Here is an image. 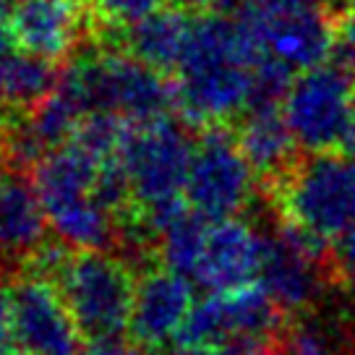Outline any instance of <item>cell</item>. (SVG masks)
I'll use <instances>...</instances> for the list:
<instances>
[{
	"instance_id": "6da1fadb",
	"label": "cell",
	"mask_w": 355,
	"mask_h": 355,
	"mask_svg": "<svg viewBox=\"0 0 355 355\" xmlns=\"http://www.w3.org/2000/svg\"><path fill=\"white\" fill-rule=\"evenodd\" d=\"M261 55L245 13L238 19L199 13L173 84L180 115L201 128L243 118L251 107L254 68Z\"/></svg>"
},
{
	"instance_id": "7a4b0ae2",
	"label": "cell",
	"mask_w": 355,
	"mask_h": 355,
	"mask_svg": "<svg viewBox=\"0 0 355 355\" xmlns=\"http://www.w3.org/2000/svg\"><path fill=\"white\" fill-rule=\"evenodd\" d=\"M107 162L110 159H100L76 141H68L34 165V189L42 199L50 227L71 248L115 251L121 243V225L100 196Z\"/></svg>"
},
{
	"instance_id": "3957f363",
	"label": "cell",
	"mask_w": 355,
	"mask_h": 355,
	"mask_svg": "<svg viewBox=\"0 0 355 355\" xmlns=\"http://www.w3.org/2000/svg\"><path fill=\"white\" fill-rule=\"evenodd\" d=\"M87 343L128 337L136 269L115 251L73 248L53 279Z\"/></svg>"
},
{
	"instance_id": "277c9868",
	"label": "cell",
	"mask_w": 355,
	"mask_h": 355,
	"mask_svg": "<svg viewBox=\"0 0 355 355\" xmlns=\"http://www.w3.org/2000/svg\"><path fill=\"white\" fill-rule=\"evenodd\" d=\"M60 81L76 94L87 115L107 112L128 123H149L167 118L175 107V87L136 55H84L60 73Z\"/></svg>"
},
{
	"instance_id": "5b68a950",
	"label": "cell",
	"mask_w": 355,
	"mask_h": 355,
	"mask_svg": "<svg viewBox=\"0 0 355 355\" xmlns=\"http://www.w3.org/2000/svg\"><path fill=\"white\" fill-rule=\"evenodd\" d=\"M282 220L332 245L355 225V155H303L272 189Z\"/></svg>"
},
{
	"instance_id": "8992f818",
	"label": "cell",
	"mask_w": 355,
	"mask_h": 355,
	"mask_svg": "<svg viewBox=\"0 0 355 355\" xmlns=\"http://www.w3.org/2000/svg\"><path fill=\"white\" fill-rule=\"evenodd\" d=\"M193 146L196 141H191L186 128L170 121V115L128 125L118 149V165L136 209L186 196Z\"/></svg>"
},
{
	"instance_id": "52a82bcc",
	"label": "cell",
	"mask_w": 355,
	"mask_h": 355,
	"mask_svg": "<svg viewBox=\"0 0 355 355\" xmlns=\"http://www.w3.org/2000/svg\"><path fill=\"white\" fill-rule=\"evenodd\" d=\"M353 87L355 78L332 63L309 68L293 78L282 100V118L300 152L322 155L353 146Z\"/></svg>"
},
{
	"instance_id": "ba28073f",
	"label": "cell",
	"mask_w": 355,
	"mask_h": 355,
	"mask_svg": "<svg viewBox=\"0 0 355 355\" xmlns=\"http://www.w3.org/2000/svg\"><path fill=\"white\" fill-rule=\"evenodd\" d=\"M329 251V243L282 220L279 214L277 222L264 230L259 282L288 316L309 313L322 303L327 285L332 282Z\"/></svg>"
},
{
	"instance_id": "9c48e42d",
	"label": "cell",
	"mask_w": 355,
	"mask_h": 355,
	"mask_svg": "<svg viewBox=\"0 0 355 355\" xmlns=\"http://www.w3.org/2000/svg\"><path fill=\"white\" fill-rule=\"evenodd\" d=\"M256 180L259 178L233 131L225 125L201 131L186 180V201L191 209L209 222L241 217V211L254 201Z\"/></svg>"
},
{
	"instance_id": "30bf717a",
	"label": "cell",
	"mask_w": 355,
	"mask_h": 355,
	"mask_svg": "<svg viewBox=\"0 0 355 355\" xmlns=\"http://www.w3.org/2000/svg\"><path fill=\"white\" fill-rule=\"evenodd\" d=\"M285 329V311L264 290L261 282L209 293L196 306L178 334V345H217L225 347L235 340L275 343Z\"/></svg>"
},
{
	"instance_id": "8fae6325",
	"label": "cell",
	"mask_w": 355,
	"mask_h": 355,
	"mask_svg": "<svg viewBox=\"0 0 355 355\" xmlns=\"http://www.w3.org/2000/svg\"><path fill=\"white\" fill-rule=\"evenodd\" d=\"M13 343L29 355H81L84 334L55 282L24 272L8 282Z\"/></svg>"
},
{
	"instance_id": "7c38bea8",
	"label": "cell",
	"mask_w": 355,
	"mask_h": 355,
	"mask_svg": "<svg viewBox=\"0 0 355 355\" xmlns=\"http://www.w3.org/2000/svg\"><path fill=\"white\" fill-rule=\"evenodd\" d=\"M193 306L196 300L189 277L167 269L159 261L141 266L136 272L128 343L146 355L165 353L170 345H175Z\"/></svg>"
},
{
	"instance_id": "4fadbf2b",
	"label": "cell",
	"mask_w": 355,
	"mask_h": 355,
	"mask_svg": "<svg viewBox=\"0 0 355 355\" xmlns=\"http://www.w3.org/2000/svg\"><path fill=\"white\" fill-rule=\"evenodd\" d=\"M261 261L264 233L251 222L241 217L211 222L193 282L209 293H230L259 282Z\"/></svg>"
},
{
	"instance_id": "5bb4252c",
	"label": "cell",
	"mask_w": 355,
	"mask_h": 355,
	"mask_svg": "<svg viewBox=\"0 0 355 355\" xmlns=\"http://www.w3.org/2000/svg\"><path fill=\"white\" fill-rule=\"evenodd\" d=\"M50 220L34 180L6 175L0 180V282H11L50 241Z\"/></svg>"
},
{
	"instance_id": "9a60e30c",
	"label": "cell",
	"mask_w": 355,
	"mask_h": 355,
	"mask_svg": "<svg viewBox=\"0 0 355 355\" xmlns=\"http://www.w3.org/2000/svg\"><path fill=\"white\" fill-rule=\"evenodd\" d=\"M245 19L254 29L261 53L288 66L293 73L327 63L332 44V13L329 11H300V13H259L248 11Z\"/></svg>"
},
{
	"instance_id": "2e32d148",
	"label": "cell",
	"mask_w": 355,
	"mask_h": 355,
	"mask_svg": "<svg viewBox=\"0 0 355 355\" xmlns=\"http://www.w3.org/2000/svg\"><path fill=\"white\" fill-rule=\"evenodd\" d=\"M11 19L19 47L53 63L66 58L81 37L76 0H13Z\"/></svg>"
},
{
	"instance_id": "e0dca14e",
	"label": "cell",
	"mask_w": 355,
	"mask_h": 355,
	"mask_svg": "<svg viewBox=\"0 0 355 355\" xmlns=\"http://www.w3.org/2000/svg\"><path fill=\"white\" fill-rule=\"evenodd\" d=\"M238 144L254 167L259 183L275 189L298 162V144L282 118V107H251L238 125Z\"/></svg>"
},
{
	"instance_id": "ac0fdd59",
	"label": "cell",
	"mask_w": 355,
	"mask_h": 355,
	"mask_svg": "<svg viewBox=\"0 0 355 355\" xmlns=\"http://www.w3.org/2000/svg\"><path fill=\"white\" fill-rule=\"evenodd\" d=\"M191 26H193V19L186 11L159 8L128 29L131 55L144 60L146 66H152L159 73L178 71L189 44Z\"/></svg>"
},
{
	"instance_id": "d6986e66",
	"label": "cell",
	"mask_w": 355,
	"mask_h": 355,
	"mask_svg": "<svg viewBox=\"0 0 355 355\" xmlns=\"http://www.w3.org/2000/svg\"><path fill=\"white\" fill-rule=\"evenodd\" d=\"M60 73L53 60L32 55L26 50H11L0 58V105L3 107H37L53 94Z\"/></svg>"
},
{
	"instance_id": "ffe728a7",
	"label": "cell",
	"mask_w": 355,
	"mask_h": 355,
	"mask_svg": "<svg viewBox=\"0 0 355 355\" xmlns=\"http://www.w3.org/2000/svg\"><path fill=\"white\" fill-rule=\"evenodd\" d=\"M211 222L204 220L199 211L189 209L183 211L178 220H173L157 238V259L159 264L173 269L183 277L193 279L196 266L204 254V243L209 235Z\"/></svg>"
},
{
	"instance_id": "44dd1931",
	"label": "cell",
	"mask_w": 355,
	"mask_h": 355,
	"mask_svg": "<svg viewBox=\"0 0 355 355\" xmlns=\"http://www.w3.org/2000/svg\"><path fill=\"white\" fill-rule=\"evenodd\" d=\"M279 343L288 355H355L353 334H347L340 322L316 313H300L279 334Z\"/></svg>"
},
{
	"instance_id": "7402d4cb",
	"label": "cell",
	"mask_w": 355,
	"mask_h": 355,
	"mask_svg": "<svg viewBox=\"0 0 355 355\" xmlns=\"http://www.w3.org/2000/svg\"><path fill=\"white\" fill-rule=\"evenodd\" d=\"M327 63L355 78V0L343 3L332 13V44Z\"/></svg>"
},
{
	"instance_id": "603a6c76",
	"label": "cell",
	"mask_w": 355,
	"mask_h": 355,
	"mask_svg": "<svg viewBox=\"0 0 355 355\" xmlns=\"http://www.w3.org/2000/svg\"><path fill=\"white\" fill-rule=\"evenodd\" d=\"M94 13L115 26H128L144 21L146 16L165 8V0H89Z\"/></svg>"
},
{
	"instance_id": "cb8c5ba5",
	"label": "cell",
	"mask_w": 355,
	"mask_h": 355,
	"mask_svg": "<svg viewBox=\"0 0 355 355\" xmlns=\"http://www.w3.org/2000/svg\"><path fill=\"white\" fill-rule=\"evenodd\" d=\"M329 266L334 279H340L347 288H355V225L332 243Z\"/></svg>"
},
{
	"instance_id": "d4e9b609",
	"label": "cell",
	"mask_w": 355,
	"mask_h": 355,
	"mask_svg": "<svg viewBox=\"0 0 355 355\" xmlns=\"http://www.w3.org/2000/svg\"><path fill=\"white\" fill-rule=\"evenodd\" d=\"M251 8L259 13L279 16V13H300V11H329L334 13L345 0H248Z\"/></svg>"
},
{
	"instance_id": "484cf974",
	"label": "cell",
	"mask_w": 355,
	"mask_h": 355,
	"mask_svg": "<svg viewBox=\"0 0 355 355\" xmlns=\"http://www.w3.org/2000/svg\"><path fill=\"white\" fill-rule=\"evenodd\" d=\"M189 6H193L204 16H225V19H238L241 13H245L248 0H189Z\"/></svg>"
},
{
	"instance_id": "4316f807",
	"label": "cell",
	"mask_w": 355,
	"mask_h": 355,
	"mask_svg": "<svg viewBox=\"0 0 355 355\" xmlns=\"http://www.w3.org/2000/svg\"><path fill=\"white\" fill-rule=\"evenodd\" d=\"M16 347L13 343V322H11V300H8V285L0 282V353Z\"/></svg>"
},
{
	"instance_id": "83f0119b",
	"label": "cell",
	"mask_w": 355,
	"mask_h": 355,
	"mask_svg": "<svg viewBox=\"0 0 355 355\" xmlns=\"http://www.w3.org/2000/svg\"><path fill=\"white\" fill-rule=\"evenodd\" d=\"M81 355H146V353H141L128 340H97V343L84 345Z\"/></svg>"
},
{
	"instance_id": "f1b7e54d",
	"label": "cell",
	"mask_w": 355,
	"mask_h": 355,
	"mask_svg": "<svg viewBox=\"0 0 355 355\" xmlns=\"http://www.w3.org/2000/svg\"><path fill=\"white\" fill-rule=\"evenodd\" d=\"M16 32H13V19H11V3L0 0V58L8 55L16 50Z\"/></svg>"
},
{
	"instance_id": "f546056e",
	"label": "cell",
	"mask_w": 355,
	"mask_h": 355,
	"mask_svg": "<svg viewBox=\"0 0 355 355\" xmlns=\"http://www.w3.org/2000/svg\"><path fill=\"white\" fill-rule=\"evenodd\" d=\"M167 355H225L217 345H175Z\"/></svg>"
},
{
	"instance_id": "4dcf8cb0",
	"label": "cell",
	"mask_w": 355,
	"mask_h": 355,
	"mask_svg": "<svg viewBox=\"0 0 355 355\" xmlns=\"http://www.w3.org/2000/svg\"><path fill=\"white\" fill-rule=\"evenodd\" d=\"M8 165H11V162H8V152H6V139L0 136V180L6 178V167Z\"/></svg>"
},
{
	"instance_id": "1f68e13d",
	"label": "cell",
	"mask_w": 355,
	"mask_h": 355,
	"mask_svg": "<svg viewBox=\"0 0 355 355\" xmlns=\"http://www.w3.org/2000/svg\"><path fill=\"white\" fill-rule=\"evenodd\" d=\"M0 355H29V353H24L19 347H11V350H6V353H0Z\"/></svg>"
},
{
	"instance_id": "d6a6232c",
	"label": "cell",
	"mask_w": 355,
	"mask_h": 355,
	"mask_svg": "<svg viewBox=\"0 0 355 355\" xmlns=\"http://www.w3.org/2000/svg\"><path fill=\"white\" fill-rule=\"evenodd\" d=\"M353 115H355V87H353Z\"/></svg>"
},
{
	"instance_id": "836d02e7",
	"label": "cell",
	"mask_w": 355,
	"mask_h": 355,
	"mask_svg": "<svg viewBox=\"0 0 355 355\" xmlns=\"http://www.w3.org/2000/svg\"><path fill=\"white\" fill-rule=\"evenodd\" d=\"M353 149H355V141H353Z\"/></svg>"
}]
</instances>
